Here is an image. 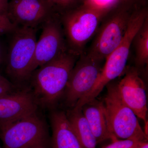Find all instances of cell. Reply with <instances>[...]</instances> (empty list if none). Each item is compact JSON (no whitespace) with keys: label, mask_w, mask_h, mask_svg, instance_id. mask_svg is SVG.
Wrapping results in <instances>:
<instances>
[{"label":"cell","mask_w":148,"mask_h":148,"mask_svg":"<svg viewBox=\"0 0 148 148\" xmlns=\"http://www.w3.org/2000/svg\"><path fill=\"white\" fill-rule=\"evenodd\" d=\"M79 56L67 51L32 73L29 79L34 88L36 101L45 106L56 103L65 91Z\"/></svg>","instance_id":"cell-2"},{"label":"cell","mask_w":148,"mask_h":148,"mask_svg":"<svg viewBox=\"0 0 148 148\" xmlns=\"http://www.w3.org/2000/svg\"><path fill=\"white\" fill-rule=\"evenodd\" d=\"M8 80L0 74V86L8 81Z\"/></svg>","instance_id":"cell-25"},{"label":"cell","mask_w":148,"mask_h":148,"mask_svg":"<svg viewBox=\"0 0 148 148\" xmlns=\"http://www.w3.org/2000/svg\"><path fill=\"white\" fill-rule=\"evenodd\" d=\"M53 12L58 15L84 3L86 0H45Z\"/></svg>","instance_id":"cell-17"},{"label":"cell","mask_w":148,"mask_h":148,"mask_svg":"<svg viewBox=\"0 0 148 148\" xmlns=\"http://www.w3.org/2000/svg\"><path fill=\"white\" fill-rule=\"evenodd\" d=\"M95 5L103 8H111L118 2V0H86Z\"/></svg>","instance_id":"cell-20"},{"label":"cell","mask_w":148,"mask_h":148,"mask_svg":"<svg viewBox=\"0 0 148 148\" xmlns=\"http://www.w3.org/2000/svg\"><path fill=\"white\" fill-rule=\"evenodd\" d=\"M0 148H1V147H0Z\"/></svg>","instance_id":"cell-27"},{"label":"cell","mask_w":148,"mask_h":148,"mask_svg":"<svg viewBox=\"0 0 148 148\" xmlns=\"http://www.w3.org/2000/svg\"><path fill=\"white\" fill-rule=\"evenodd\" d=\"M104 61L92 58L84 52L74 66L65 92L67 103L74 106L94 85L102 71Z\"/></svg>","instance_id":"cell-9"},{"label":"cell","mask_w":148,"mask_h":148,"mask_svg":"<svg viewBox=\"0 0 148 148\" xmlns=\"http://www.w3.org/2000/svg\"><path fill=\"white\" fill-rule=\"evenodd\" d=\"M36 110L34 95L25 91L10 92L0 97V123L34 113Z\"/></svg>","instance_id":"cell-12"},{"label":"cell","mask_w":148,"mask_h":148,"mask_svg":"<svg viewBox=\"0 0 148 148\" xmlns=\"http://www.w3.org/2000/svg\"><path fill=\"white\" fill-rule=\"evenodd\" d=\"M107 86L108 90L103 103L112 141L130 139L148 141V136L142 129L138 117L122 99L117 84L110 83Z\"/></svg>","instance_id":"cell-5"},{"label":"cell","mask_w":148,"mask_h":148,"mask_svg":"<svg viewBox=\"0 0 148 148\" xmlns=\"http://www.w3.org/2000/svg\"><path fill=\"white\" fill-rule=\"evenodd\" d=\"M81 109L97 143L108 139L112 140L103 102L95 98L85 104Z\"/></svg>","instance_id":"cell-13"},{"label":"cell","mask_w":148,"mask_h":148,"mask_svg":"<svg viewBox=\"0 0 148 148\" xmlns=\"http://www.w3.org/2000/svg\"><path fill=\"white\" fill-rule=\"evenodd\" d=\"M7 50L0 41V65L5 61Z\"/></svg>","instance_id":"cell-22"},{"label":"cell","mask_w":148,"mask_h":148,"mask_svg":"<svg viewBox=\"0 0 148 148\" xmlns=\"http://www.w3.org/2000/svg\"><path fill=\"white\" fill-rule=\"evenodd\" d=\"M148 16L147 5L137 8L129 21L127 31L119 46L106 58L96 82L87 94L83 97L85 102L96 98L103 88L124 71L135 35Z\"/></svg>","instance_id":"cell-4"},{"label":"cell","mask_w":148,"mask_h":148,"mask_svg":"<svg viewBox=\"0 0 148 148\" xmlns=\"http://www.w3.org/2000/svg\"><path fill=\"white\" fill-rule=\"evenodd\" d=\"M117 86L124 103L145 124L147 123L145 85L140 76L138 69L136 68L128 69L123 78L117 84Z\"/></svg>","instance_id":"cell-11"},{"label":"cell","mask_w":148,"mask_h":148,"mask_svg":"<svg viewBox=\"0 0 148 148\" xmlns=\"http://www.w3.org/2000/svg\"><path fill=\"white\" fill-rule=\"evenodd\" d=\"M45 148V147H38V148Z\"/></svg>","instance_id":"cell-26"},{"label":"cell","mask_w":148,"mask_h":148,"mask_svg":"<svg viewBox=\"0 0 148 148\" xmlns=\"http://www.w3.org/2000/svg\"><path fill=\"white\" fill-rule=\"evenodd\" d=\"M134 44L137 69L143 68L148 64V16L135 35Z\"/></svg>","instance_id":"cell-16"},{"label":"cell","mask_w":148,"mask_h":148,"mask_svg":"<svg viewBox=\"0 0 148 148\" xmlns=\"http://www.w3.org/2000/svg\"><path fill=\"white\" fill-rule=\"evenodd\" d=\"M54 14L45 0H9L7 17L16 26L38 29Z\"/></svg>","instance_id":"cell-10"},{"label":"cell","mask_w":148,"mask_h":148,"mask_svg":"<svg viewBox=\"0 0 148 148\" xmlns=\"http://www.w3.org/2000/svg\"><path fill=\"white\" fill-rule=\"evenodd\" d=\"M9 0H0V16H7Z\"/></svg>","instance_id":"cell-21"},{"label":"cell","mask_w":148,"mask_h":148,"mask_svg":"<svg viewBox=\"0 0 148 148\" xmlns=\"http://www.w3.org/2000/svg\"><path fill=\"white\" fill-rule=\"evenodd\" d=\"M16 27L10 21L7 16H0V36L9 34Z\"/></svg>","instance_id":"cell-19"},{"label":"cell","mask_w":148,"mask_h":148,"mask_svg":"<svg viewBox=\"0 0 148 148\" xmlns=\"http://www.w3.org/2000/svg\"><path fill=\"white\" fill-rule=\"evenodd\" d=\"M112 141V143L102 148H137L141 143L144 142L130 139H116Z\"/></svg>","instance_id":"cell-18"},{"label":"cell","mask_w":148,"mask_h":148,"mask_svg":"<svg viewBox=\"0 0 148 148\" xmlns=\"http://www.w3.org/2000/svg\"><path fill=\"white\" fill-rule=\"evenodd\" d=\"M137 148H148V141L143 142Z\"/></svg>","instance_id":"cell-24"},{"label":"cell","mask_w":148,"mask_h":148,"mask_svg":"<svg viewBox=\"0 0 148 148\" xmlns=\"http://www.w3.org/2000/svg\"><path fill=\"white\" fill-rule=\"evenodd\" d=\"M38 29L17 26L10 33L5 61L7 73L14 80H29L34 56Z\"/></svg>","instance_id":"cell-6"},{"label":"cell","mask_w":148,"mask_h":148,"mask_svg":"<svg viewBox=\"0 0 148 148\" xmlns=\"http://www.w3.org/2000/svg\"><path fill=\"white\" fill-rule=\"evenodd\" d=\"M82 148H96V139L82 109L74 108L66 114Z\"/></svg>","instance_id":"cell-15"},{"label":"cell","mask_w":148,"mask_h":148,"mask_svg":"<svg viewBox=\"0 0 148 148\" xmlns=\"http://www.w3.org/2000/svg\"><path fill=\"white\" fill-rule=\"evenodd\" d=\"M112 8L99 7L86 1L59 15L70 52L78 56L84 53L86 44L95 35L103 16Z\"/></svg>","instance_id":"cell-3"},{"label":"cell","mask_w":148,"mask_h":148,"mask_svg":"<svg viewBox=\"0 0 148 148\" xmlns=\"http://www.w3.org/2000/svg\"><path fill=\"white\" fill-rule=\"evenodd\" d=\"M143 4L118 1L103 16L86 54L106 61L121 42L132 14Z\"/></svg>","instance_id":"cell-1"},{"label":"cell","mask_w":148,"mask_h":148,"mask_svg":"<svg viewBox=\"0 0 148 148\" xmlns=\"http://www.w3.org/2000/svg\"><path fill=\"white\" fill-rule=\"evenodd\" d=\"M50 119L53 148H82L65 112H54Z\"/></svg>","instance_id":"cell-14"},{"label":"cell","mask_w":148,"mask_h":148,"mask_svg":"<svg viewBox=\"0 0 148 148\" xmlns=\"http://www.w3.org/2000/svg\"><path fill=\"white\" fill-rule=\"evenodd\" d=\"M31 69L33 72L68 50L59 15L54 14L43 23ZM69 51V50H68Z\"/></svg>","instance_id":"cell-8"},{"label":"cell","mask_w":148,"mask_h":148,"mask_svg":"<svg viewBox=\"0 0 148 148\" xmlns=\"http://www.w3.org/2000/svg\"><path fill=\"white\" fill-rule=\"evenodd\" d=\"M118 1H133L144 4H147V0H118Z\"/></svg>","instance_id":"cell-23"},{"label":"cell","mask_w":148,"mask_h":148,"mask_svg":"<svg viewBox=\"0 0 148 148\" xmlns=\"http://www.w3.org/2000/svg\"><path fill=\"white\" fill-rule=\"evenodd\" d=\"M3 148L45 147L47 131L36 112L12 121L0 123Z\"/></svg>","instance_id":"cell-7"}]
</instances>
